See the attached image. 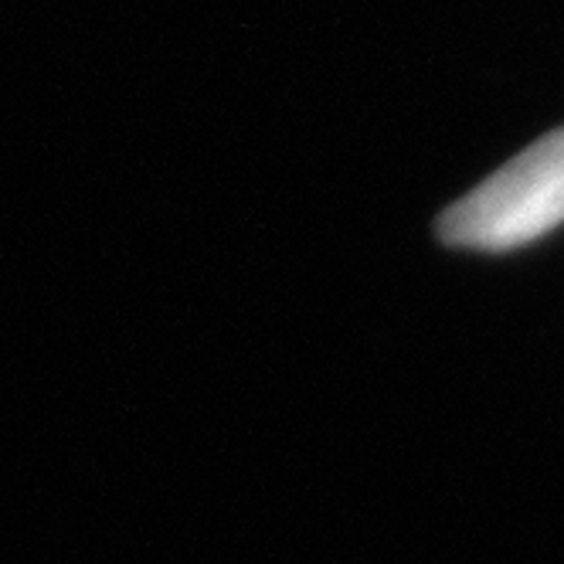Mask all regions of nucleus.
Returning a JSON list of instances; mask_svg holds the SVG:
<instances>
[{"mask_svg": "<svg viewBox=\"0 0 564 564\" xmlns=\"http://www.w3.org/2000/svg\"><path fill=\"white\" fill-rule=\"evenodd\" d=\"M564 221V127L520 150L438 218L456 249L507 252Z\"/></svg>", "mask_w": 564, "mask_h": 564, "instance_id": "nucleus-1", "label": "nucleus"}]
</instances>
